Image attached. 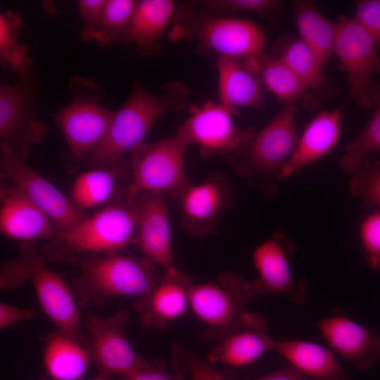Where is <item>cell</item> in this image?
I'll use <instances>...</instances> for the list:
<instances>
[{
  "instance_id": "1",
  "label": "cell",
  "mask_w": 380,
  "mask_h": 380,
  "mask_svg": "<svg viewBox=\"0 0 380 380\" xmlns=\"http://www.w3.org/2000/svg\"><path fill=\"white\" fill-rule=\"evenodd\" d=\"M187 96L179 82L167 83L158 94H153L134 77L132 92L122 107L115 111L105 139L84 160L94 168L115 167L144 142L163 115L184 106Z\"/></svg>"
},
{
  "instance_id": "2",
  "label": "cell",
  "mask_w": 380,
  "mask_h": 380,
  "mask_svg": "<svg viewBox=\"0 0 380 380\" xmlns=\"http://www.w3.org/2000/svg\"><path fill=\"white\" fill-rule=\"evenodd\" d=\"M80 267L72 281V292L80 307L100 306L120 296L144 298L158 283L161 275L156 265L120 253L86 255L75 261Z\"/></svg>"
},
{
  "instance_id": "3",
  "label": "cell",
  "mask_w": 380,
  "mask_h": 380,
  "mask_svg": "<svg viewBox=\"0 0 380 380\" xmlns=\"http://www.w3.org/2000/svg\"><path fill=\"white\" fill-rule=\"evenodd\" d=\"M46 262L34 241L23 242L17 255L1 267V289H15L30 281L56 331L82 341L81 319L72 290L60 274L47 268Z\"/></svg>"
},
{
  "instance_id": "4",
  "label": "cell",
  "mask_w": 380,
  "mask_h": 380,
  "mask_svg": "<svg viewBox=\"0 0 380 380\" xmlns=\"http://www.w3.org/2000/svg\"><path fill=\"white\" fill-rule=\"evenodd\" d=\"M137 225L133 203L110 205L73 227L58 232L41 253L46 261L55 262L118 253L136 242Z\"/></svg>"
},
{
  "instance_id": "5",
  "label": "cell",
  "mask_w": 380,
  "mask_h": 380,
  "mask_svg": "<svg viewBox=\"0 0 380 380\" xmlns=\"http://www.w3.org/2000/svg\"><path fill=\"white\" fill-rule=\"evenodd\" d=\"M188 144L176 133L153 142H143L129 154L131 182L125 191L126 204L141 194L169 196L179 201L191 184L186 174L184 158Z\"/></svg>"
},
{
  "instance_id": "6",
  "label": "cell",
  "mask_w": 380,
  "mask_h": 380,
  "mask_svg": "<svg viewBox=\"0 0 380 380\" xmlns=\"http://www.w3.org/2000/svg\"><path fill=\"white\" fill-rule=\"evenodd\" d=\"M296 103L287 104L245 146L242 161L232 162L251 185L267 194L275 191L280 172L293 152L298 138Z\"/></svg>"
},
{
  "instance_id": "7",
  "label": "cell",
  "mask_w": 380,
  "mask_h": 380,
  "mask_svg": "<svg viewBox=\"0 0 380 380\" xmlns=\"http://www.w3.org/2000/svg\"><path fill=\"white\" fill-rule=\"evenodd\" d=\"M69 90L71 100L53 118L72 157L84 160L105 139L115 110L101 103V87L86 77H72Z\"/></svg>"
},
{
  "instance_id": "8",
  "label": "cell",
  "mask_w": 380,
  "mask_h": 380,
  "mask_svg": "<svg viewBox=\"0 0 380 380\" xmlns=\"http://www.w3.org/2000/svg\"><path fill=\"white\" fill-rule=\"evenodd\" d=\"M261 296L256 281L250 282L239 274L224 272L215 281L192 284L189 305L205 324L204 340L219 341L234 330L246 312V304Z\"/></svg>"
},
{
  "instance_id": "9",
  "label": "cell",
  "mask_w": 380,
  "mask_h": 380,
  "mask_svg": "<svg viewBox=\"0 0 380 380\" xmlns=\"http://www.w3.org/2000/svg\"><path fill=\"white\" fill-rule=\"evenodd\" d=\"M184 26L178 25L172 37H190L207 49L246 63L262 55L265 37L255 23L234 18L203 15L186 18Z\"/></svg>"
},
{
  "instance_id": "10",
  "label": "cell",
  "mask_w": 380,
  "mask_h": 380,
  "mask_svg": "<svg viewBox=\"0 0 380 380\" xmlns=\"http://www.w3.org/2000/svg\"><path fill=\"white\" fill-rule=\"evenodd\" d=\"M36 78L32 68L26 74L19 76L13 84L0 86L1 144L24 160L48 132L47 125L39 119L34 108Z\"/></svg>"
},
{
  "instance_id": "11",
  "label": "cell",
  "mask_w": 380,
  "mask_h": 380,
  "mask_svg": "<svg viewBox=\"0 0 380 380\" xmlns=\"http://www.w3.org/2000/svg\"><path fill=\"white\" fill-rule=\"evenodd\" d=\"M0 174L1 182L27 196L49 217L58 232L66 231L87 217L71 199L3 144H0Z\"/></svg>"
},
{
  "instance_id": "12",
  "label": "cell",
  "mask_w": 380,
  "mask_h": 380,
  "mask_svg": "<svg viewBox=\"0 0 380 380\" xmlns=\"http://www.w3.org/2000/svg\"><path fill=\"white\" fill-rule=\"evenodd\" d=\"M128 317L125 310L106 317L92 314L85 317L84 345L89 352L91 364L97 373L113 379L124 377L148 362L134 350L125 335Z\"/></svg>"
},
{
  "instance_id": "13",
  "label": "cell",
  "mask_w": 380,
  "mask_h": 380,
  "mask_svg": "<svg viewBox=\"0 0 380 380\" xmlns=\"http://www.w3.org/2000/svg\"><path fill=\"white\" fill-rule=\"evenodd\" d=\"M378 46L353 19L341 16L337 23L335 54L348 75L350 94L362 108L374 106L372 91L374 74L380 75Z\"/></svg>"
},
{
  "instance_id": "14",
  "label": "cell",
  "mask_w": 380,
  "mask_h": 380,
  "mask_svg": "<svg viewBox=\"0 0 380 380\" xmlns=\"http://www.w3.org/2000/svg\"><path fill=\"white\" fill-rule=\"evenodd\" d=\"M189 110V118L177 133L188 146H198L204 157L238 153L253 137L235 125L232 118L235 112L220 102L207 101Z\"/></svg>"
},
{
  "instance_id": "15",
  "label": "cell",
  "mask_w": 380,
  "mask_h": 380,
  "mask_svg": "<svg viewBox=\"0 0 380 380\" xmlns=\"http://www.w3.org/2000/svg\"><path fill=\"white\" fill-rule=\"evenodd\" d=\"M235 190L229 180L213 172L198 184H191L179 202L181 225L190 236L203 237L214 234L223 214L233 206Z\"/></svg>"
},
{
  "instance_id": "16",
  "label": "cell",
  "mask_w": 380,
  "mask_h": 380,
  "mask_svg": "<svg viewBox=\"0 0 380 380\" xmlns=\"http://www.w3.org/2000/svg\"><path fill=\"white\" fill-rule=\"evenodd\" d=\"M293 243L281 231L255 247L252 260L259 279L256 280L261 295H285L296 303H302L308 293L303 279H296L293 273Z\"/></svg>"
},
{
  "instance_id": "17",
  "label": "cell",
  "mask_w": 380,
  "mask_h": 380,
  "mask_svg": "<svg viewBox=\"0 0 380 380\" xmlns=\"http://www.w3.org/2000/svg\"><path fill=\"white\" fill-rule=\"evenodd\" d=\"M132 203L137 217L136 243L144 257L164 270L176 267L165 196L145 192Z\"/></svg>"
},
{
  "instance_id": "18",
  "label": "cell",
  "mask_w": 380,
  "mask_h": 380,
  "mask_svg": "<svg viewBox=\"0 0 380 380\" xmlns=\"http://www.w3.org/2000/svg\"><path fill=\"white\" fill-rule=\"evenodd\" d=\"M192 284L189 277L177 267L164 270L152 291L134 305L141 324L162 329L184 315L189 305Z\"/></svg>"
},
{
  "instance_id": "19",
  "label": "cell",
  "mask_w": 380,
  "mask_h": 380,
  "mask_svg": "<svg viewBox=\"0 0 380 380\" xmlns=\"http://www.w3.org/2000/svg\"><path fill=\"white\" fill-rule=\"evenodd\" d=\"M317 326L331 348L357 370L364 371L379 359L380 336L347 317H324Z\"/></svg>"
},
{
  "instance_id": "20",
  "label": "cell",
  "mask_w": 380,
  "mask_h": 380,
  "mask_svg": "<svg viewBox=\"0 0 380 380\" xmlns=\"http://www.w3.org/2000/svg\"><path fill=\"white\" fill-rule=\"evenodd\" d=\"M0 229L9 238L24 242L51 240L58 231L49 217L16 188L1 182Z\"/></svg>"
},
{
  "instance_id": "21",
  "label": "cell",
  "mask_w": 380,
  "mask_h": 380,
  "mask_svg": "<svg viewBox=\"0 0 380 380\" xmlns=\"http://www.w3.org/2000/svg\"><path fill=\"white\" fill-rule=\"evenodd\" d=\"M219 342L208 355L210 362L241 367L273 350L274 341L267 333L263 315L246 312L239 325Z\"/></svg>"
},
{
  "instance_id": "22",
  "label": "cell",
  "mask_w": 380,
  "mask_h": 380,
  "mask_svg": "<svg viewBox=\"0 0 380 380\" xmlns=\"http://www.w3.org/2000/svg\"><path fill=\"white\" fill-rule=\"evenodd\" d=\"M341 118V108L317 114L299 137L293 152L280 172L279 181L329 154L338 142Z\"/></svg>"
},
{
  "instance_id": "23",
  "label": "cell",
  "mask_w": 380,
  "mask_h": 380,
  "mask_svg": "<svg viewBox=\"0 0 380 380\" xmlns=\"http://www.w3.org/2000/svg\"><path fill=\"white\" fill-rule=\"evenodd\" d=\"M217 69L221 104L234 112L238 108H263L262 84L256 74L243 61L219 56Z\"/></svg>"
},
{
  "instance_id": "24",
  "label": "cell",
  "mask_w": 380,
  "mask_h": 380,
  "mask_svg": "<svg viewBox=\"0 0 380 380\" xmlns=\"http://www.w3.org/2000/svg\"><path fill=\"white\" fill-rule=\"evenodd\" d=\"M272 350L284 357L305 380H350L334 353L317 343L274 341Z\"/></svg>"
},
{
  "instance_id": "25",
  "label": "cell",
  "mask_w": 380,
  "mask_h": 380,
  "mask_svg": "<svg viewBox=\"0 0 380 380\" xmlns=\"http://www.w3.org/2000/svg\"><path fill=\"white\" fill-rule=\"evenodd\" d=\"M42 360L51 380H81L91 364L81 341L57 331L46 337Z\"/></svg>"
},
{
  "instance_id": "26",
  "label": "cell",
  "mask_w": 380,
  "mask_h": 380,
  "mask_svg": "<svg viewBox=\"0 0 380 380\" xmlns=\"http://www.w3.org/2000/svg\"><path fill=\"white\" fill-rule=\"evenodd\" d=\"M172 0H141L137 4L124 44H133L143 53L157 49L176 11Z\"/></svg>"
},
{
  "instance_id": "27",
  "label": "cell",
  "mask_w": 380,
  "mask_h": 380,
  "mask_svg": "<svg viewBox=\"0 0 380 380\" xmlns=\"http://www.w3.org/2000/svg\"><path fill=\"white\" fill-rule=\"evenodd\" d=\"M299 37L319 58L323 65L335 54L337 23L327 19L316 4L298 0L292 4Z\"/></svg>"
},
{
  "instance_id": "28",
  "label": "cell",
  "mask_w": 380,
  "mask_h": 380,
  "mask_svg": "<svg viewBox=\"0 0 380 380\" xmlns=\"http://www.w3.org/2000/svg\"><path fill=\"white\" fill-rule=\"evenodd\" d=\"M277 58L288 65L312 93L326 91L328 82L317 55L298 38H289L280 44Z\"/></svg>"
},
{
  "instance_id": "29",
  "label": "cell",
  "mask_w": 380,
  "mask_h": 380,
  "mask_svg": "<svg viewBox=\"0 0 380 380\" xmlns=\"http://www.w3.org/2000/svg\"><path fill=\"white\" fill-rule=\"evenodd\" d=\"M255 74L262 86L286 105L295 103L307 93L303 82L277 57L262 55L258 61Z\"/></svg>"
},
{
  "instance_id": "30",
  "label": "cell",
  "mask_w": 380,
  "mask_h": 380,
  "mask_svg": "<svg viewBox=\"0 0 380 380\" xmlns=\"http://www.w3.org/2000/svg\"><path fill=\"white\" fill-rule=\"evenodd\" d=\"M116 177L108 168H94L80 174L70 190L71 201L80 209L105 203L113 195Z\"/></svg>"
},
{
  "instance_id": "31",
  "label": "cell",
  "mask_w": 380,
  "mask_h": 380,
  "mask_svg": "<svg viewBox=\"0 0 380 380\" xmlns=\"http://www.w3.org/2000/svg\"><path fill=\"white\" fill-rule=\"evenodd\" d=\"M372 98L376 109L370 120L352 141L347 144L339 160L343 173L350 175L365 156L380 151V84L374 83Z\"/></svg>"
},
{
  "instance_id": "32",
  "label": "cell",
  "mask_w": 380,
  "mask_h": 380,
  "mask_svg": "<svg viewBox=\"0 0 380 380\" xmlns=\"http://www.w3.org/2000/svg\"><path fill=\"white\" fill-rule=\"evenodd\" d=\"M22 25L20 15L7 11L0 14V61L4 67H9L18 77L32 68V58L27 48L19 42L18 34Z\"/></svg>"
},
{
  "instance_id": "33",
  "label": "cell",
  "mask_w": 380,
  "mask_h": 380,
  "mask_svg": "<svg viewBox=\"0 0 380 380\" xmlns=\"http://www.w3.org/2000/svg\"><path fill=\"white\" fill-rule=\"evenodd\" d=\"M137 4L134 0H107L93 39L103 46L124 44Z\"/></svg>"
},
{
  "instance_id": "34",
  "label": "cell",
  "mask_w": 380,
  "mask_h": 380,
  "mask_svg": "<svg viewBox=\"0 0 380 380\" xmlns=\"http://www.w3.org/2000/svg\"><path fill=\"white\" fill-rule=\"evenodd\" d=\"M349 175V191L360 207L380 209V161L365 158Z\"/></svg>"
},
{
  "instance_id": "35",
  "label": "cell",
  "mask_w": 380,
  "mask_h": 380,
  "mask_svg": "<svg viewBox=\"0 0 380 380\" xmlns=\"http://www.w3.org/2000/svg\"><path fill=\"white\" fill-rule=\"evenodd\" d=\"M358 237L366 263L380 270V209L374 208L362 217Z\"/></svg>"
},
{
  "instance_id": "36",
  "label": "cell",
  "mask_w": 380,
  "mask_h": 380,
  "mask_svg": "<svg viewBox=\"0 0 380 380\" xmlns=\"http://www.w3.org/2000/svg\"><path fill=\"white\" fill-rule=\"evenodd\" d=\"M201 4L210 11L266 13L274 9L279 2L274 0H207Z\"/></svg>"
},
{
  "instance_id": "37",
  "label": "cell",
  "mask_w": 380,
  "mask_h": 380,
  "mask_svg": "<svg viewBox=\"0 0 380 380\" xmlns=\"http://www.w3.org/2000/svg\"><path fill=\"white\" fill-rule=\"evenodd\" d=\"M380 47V0H361L356 3L353 18Z\"/></svg>"
},
{
  "instance_id": "38",
  "label": "cell",
  "mask_w": 380,
  "mask_h": 380,
  "mask_svg": "<svg viewBox=\"0 0 380 380\" xmlns=\"http://www.w3.org/2000/svg\"><path fill=\"white\" fill-rule=\"evenodd\" d=\"M107 0H80L78 10L83 27L80 37L84 41L93 39Z\"/></svg>"
},
{
  "instance_id": "39",
  "label": "cell",
  "mask_w": 380,
  "mask_h": 380,
  "mask_svg": "<svg viewBox=\"0 0 380 380\" xmlns=\"http://www.w3.org/2000/svg\"><path fill=\"white\" fill-rule=\"evenodd\" d=\"M181 370L172 374L166 370L162 361H148L144 366L134 370L118 380H183Z\"/></svg>"
},
{
  "instance_id": "40",
  "label": "cell",
  "mask_w": 380,
  "mask_h": 380,
  "mask_svg": "<svg viewBox=\"0 0 380 380\" xmlns=\"http://www.w3.org/2000/svg\"><path fill=\"white\" fill-rule=\"evenodd\" d=\"M183 362L191 380H227L208 363L194 354L186 353Z\"/></svg>"
},
{
  "instance_id": "41",
  "label": "cell",
  "mask_w": 380,
  "mask_h": 380,
  "mask_svg": "<svg viewBox=\"0 0 380 380\" xmlns=\"http://www.w3.org/2000/svg\"><path fill=\"white\" fill-rule=\"evenodd\" d=\"M37 312L30 308L0 303V329H4L23 320L34 317Z\"/></svg>"
},
{
  "instance_id": "42",
  "label": "cell",
  "mask_w": 380,
  "mask_h": 380,
  "mask_svg": "<svg viewBox=\"0 0 380 380\" xmlns=\"http://www.w3.org/2000/svg\"><path fill=\"white\" fill-rule=\"evenodd\" d=\"M248 380H305V379L295 367L289 365L262 376Z\"/></svg>"
},
{
  "instance_id": "43",
  "label": "cell",
  "mask_w": 380,
  "mask_h": 380,
  "mask_svg": "<svg viewBox=\"0 0 380 380\" xmlns=\"http://www.w3.org/2000/svg\"><path fill=\"white\" fill-rule=\"evenodd\" d=\"M89 380H113V379L108 375L97 373L96 375Z\"/></svg>"
},
{
  "instance_id": "44",
  "label": "cell",
  "mask_w": 380,
  "mask_h": 380,
  "mask_svg": "<svg viewBox=\"0 0 380 380\" xmlns=\"http://www.w3.org/2000/svg\"><path fill=\"white\" fill-rule=\"evenodd\" d=\"M38 380H51V379H38Z\"/></svg>"
}]
</instances>
